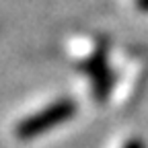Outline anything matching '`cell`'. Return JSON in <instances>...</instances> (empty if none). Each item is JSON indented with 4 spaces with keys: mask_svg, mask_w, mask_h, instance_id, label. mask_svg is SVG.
<instances>
[{
    "mask_svg": "<svg viewBox=\"0 0 148 148\" xmlns=\"http://www.w3.org/2000/svg\"><path fill=\"white\" fill-rule=\"evenodd\" d=\"M74 115H76V103L72 99H58L51 105L39 109L37 113L21 119L14 127V134L18 140H33L43 136L49 130L70 121Z\"/></svg>",
    "mask_w": 148,
    "mask_h": 148,
    "instance_id": "1",
    "label": "cell"
},
{
    "mask_svg": "<svg viewBox=\"0 0 148 148\" xmlns=\"http://www.w3.org/2000/svg\"><path fill=\"white\" fill-rule=\"evenodd\" d=\"M84 72L88 74L90 84H92V95L97 101H107L111 88H113V72H111L109 64H107V56L105 49H97L90 58L84 62Z\"/></svg>",
    "mask_w": 148,
    "mask_h": 148,
    "instance_id": "2",
    "label": "cell"
},
{
    "mask_svg": "<svg viewBox=\"0 0 148 148\" xmlns=\"http://www.w3.org/2000/svg\"><path fill=\"white\" fill-rule=\"evenodd\" d=\"M123 148H144V142H142V140H138V138H134V140L125 142V146H123Z\"/></svg>",
    "mask_w": 148,
    "mask_h": 148,
    "instance_id": "3",
    "label": "cell"
},
{
    "mask_svg": "<svg viewBox=\"0 0 148 148\" xmlns=\"http://www.w3.org/2000/svg\"><path fill=\"white\" fill-rule=\"evenodd\" d=\"M138 6L142 10H148V0H138Z\"/></svg>",
    "mask_w": 148,
    "mask_h": 148,
    "instance_id": "4",
    "label": "cell"
}]
</instances>
